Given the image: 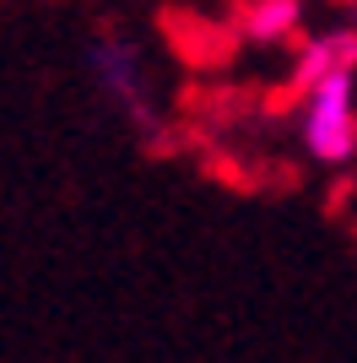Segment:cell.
<instances>
[{"mask_svg":"<svg viewBox=\"0 0 357 363\" xmlns=\"http://www.w3.org/2000/svg\"><path fill=\"white\" fill-rule=\"evenodd\" d=\"M298 141L319 168L357 157V71H336L298 98Z\"/></svg>","mask_w":357,"mask_h":363,"instance_id":"6da1fadb","label":"cell"},{"mask_svg":"<svg viewBox=\"0 0 357 363\" xmlns=\"http://www.w3.org/2000/svg\"><path fill=\"white\" fill-rule=\"evenodd\" d=\"M87 65H92V76H98L108 104H119L141 130H152V76H147L141 49L125 33H103V38H92Z\"/></svg>","mask_w":357,"mask_h":363,"instance_id":"7a4b0ae2","label":"cell"},{"mask_svg":"<svg viewBox=\"0 0 357 363\" xmlns=\"http://www.w3.org/2000/svg\"><path fill=\"white\" fill-rule=\"evenodd\" d=\"M336 71H357V28H325V33H314V38H303L298 55H293L287 87L303 98L309 87H319Z\"/></svg>","mask_w":357,"mask_h":363,"instance_id":"3957f363","label":"cell"},{"mask_svg":"<svg viewBox=\"0 0 357 363\" xmlns=\"http://www.w3.org/2000/svg\"><path fill=\"white\" fill-rule=\"evenodd\" d=\"M298 22H303V0H244V11H238V33L260 49L287 44Z\"/></svg>","mask_w":357,"mask_h":363,"instance_id":"277c9868","label":"cell"}]
</instances>
